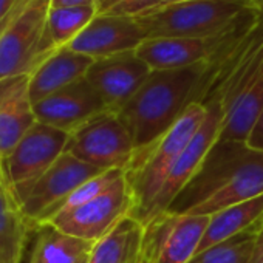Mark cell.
<instances>
[{"label":"cell","instance_id":"cell-1","mask_svg":"<svg viewBox=\"0 0 263 263\" xmlns=\"http://www.w3.org/2000/svg\"><path fill=\"white\" fill-rule=\"evenodd\" d=\"M206 70L208 62H201L180 70L151 73L141 88L118 111L130 132L135 151L157 141L177 122L194 101Z\"/></svg>","mask_w":263,"mask_h":263},{"label":"cell","instance_id":"cell-2","mask_svg":"<svg viewBox=\"0 0 263 263\" xmlns=\"http://www.w3.org/2000/svg\"><path fill=\"white\" fill-rule=\"evenodd\" d=\"M254 0H191L135 17L147 39L226 36L260 14Z\"/></svg>","mask_w":263,"mask_h":263},{"label":"cell","instance_id":"cell-3","mask_svg":"<svg viewBox=\"0 0 263 263\" xmlns=\"http://www.w3.org/2000/svg\"><path fill=\"white\" fill-rule=\"evenodd\" d=\"M206 116L208 107L191 102L164 135L152 144L135 151L124 175L135 201L130 215L140 223L144 221L146 212L160 192L172 166L200 130Z\"/></svg>","mask_w":263,"mask_h":263},{"label":"cell","instance_id":"cell-4","mask_svg":"<svg viewBox=\"0 0 263 263\" xmlns=\"http://www.w3.org/2000/svg\"><path fill=\"white\" fill-rule=\"evenodd\" d=\"M51 0H25L0 27V81L30 76L41 64V44Z\"/></svg>","mask_w":263,"mask_h":263},{"label":"cell","instance_id":"cell-5","mask_svg":"<svg viewBox=\"0 0 263 263\" xmlns=\"http://www.w3.org/2000/svg\"><path fill=\"white\" fill-rule=\"evenodd\" d=\"M65 152L101 171H125L135 146L119 113L107 110L71 132Z\"/></svg>","mask_w":263,"mask_h":263},{"label":"cell","instance_id":"cell-6","mask_svg":"<svg viewBox=\"0 0 263 263\" xmlns=\"http://www.w3.org/2000/svg\"><path fill=\"white\" fill-rule=\"evenodd\" d=\"M209 215L164 211L144 224L140 263H189L200 246Z\"/></svg>","mask_w":263,"mask_h":263},{"label":"cell","instance_id":"cell-7","mask_svg":"<svg viewBox=\"0 0 263 263\" xmlns=\"http://www.w3.org/2000/svg\"><path fill=\"white\" fill-rule=\"evenodd\" d=\"M68 138L70 134L64 130L36 122L8 158L2 161L19 201L65 152Z\"/></svg>","mask_w":263,"mask_h":263},{"label":"cell","instance_id":"cell-8","mask_svg":"<svg viewBox=\"0 0 263 263\" xmlns=\"http://www.w3.org/2000/svg\"><path fill=\"white\" fill-rule=\"evenodd\" d=\"M102 172L105 171L64 152L19 201L31 231H39L51 212L73 191Z\"/></svg>","mask_w":263,"mask_h":263},{"label":"cell","instance_id":"cell-9","mask_svg":"<svg viewBox=\"0 0 263 263\" xmlns=\"http://www.w3.org/2000/svg\"><path fill=\"white\" fill-rule=\"evenodd\" d=\"M134 206V195L122 174L105 192L68 214L54 217L48 224L73 237L96 243L124 217L130 215Z\"/></svg>","mask_w":263,"mask_h":263},{"label":"cell","instance_id":"cell-10","mask_svg":"<svg viewBox=\"0 0 263 263\" xmlns=\"http://www.w3.org/2000/svg\"><path fill=\"white\" fill-rule=\"evenodd\" d=\"M223 116H224V111L220 102H212L208 105V116L203 125L195 134V137L191 140V143L186 146V149L177 158L160 192L151 203L143 224H147L154 217L167 211L171 204L174 203V200L184 189V186L195 177L204 158L208 157L209 151L218 140Z\"/></svg>","mask_w":263,"mask_h":263},{"label":"cell","instance_id":"cell-11","mask_svg":"<svg viewBox=\"0 0 263 263\" xmlns=\"http://www.w3.org/2000/svg\"><path fill=\"white\" fill-rule=\"evenodd\" d=\"M151 73V67L134 50L95 61L85 79L110 110L119 111L141 88Z\"/></svg>","mask_w":263,"mask_h":263},{"label":"cell","instance_id":"cell-12","mask_svg":"<svg viewBox=\"0 0 263 263\" xmlns=\"http://www.w3.org/2000/svg\"><path fill=\"white\" fill-rule=\"evenodd\" d=\"M251 154L252 149H249L246 143L217 141L209 151L195 177L184 186V189L174 200L167 211L177 214L189 212L192 208L217 192Z\"/></svg>","mask_w":263,"mask_h":263},{"label":"cell","instance_id":"cell-13","mask_svg":"<svg viewBox=\"0 0 263 263\" xmlns=\"http://www.w3.org/2000/svg\"><path fill=\"white\" fill-rule=\"evenodd\" d=\"M110 108L85 78L34 104L37 122L64 130L67 134H71Z\"/></svg>","mask_w":263,"mask_h":263},{"label":"cell","instance_id":"cell-14","mask_svg":"<svg viewBox=\"0 0 263 263\" xmlns=\"http://www.w3.org/2000/svg\"><path fill=\"white\" fill-rule=\"evenodd\" d=\"M146 39V33L135 17L96 14L68 48L98 61L119 53L134 51Z\"/></svg>","mask_w":263,"mask_h":263},{"label":"cell","instance_id":"cell-15","mask_svg":"<svg viewBox=\"0 0 263 263\" xmlns=\"http://www.w3.org/2000/svg\"><path fill=\"white\" fill-rule=\"evenodd\" d=\"M232 33L212 39L154 37L146 39L135 51L152 71L180 70L195 64L209 62L212 56L228 42Z\"/></svg>","mask_w":263,"mask_h":263},{"label":"cell","instance_id":"cell-16","mask_svg":"<svg viewBox=\"0 0 263 263\" xmlns=\"http://www.w3.org/2000/svg\"><path fill=\"white\" fill-rule=\"evenodd\" d=\"M36 122L28 76L0 81V161L8 158Z\"/></svg>","mask_w":263,"mask_h":263},{"label":"cell","instance_id":"cell-17","mask_svg":"<svg viewBox=\"0 0 263 263\" xmlns=\"http://www.w3.org/2000/svg\"><path fill=\"white\" fill-rule=\"evenodd\" d=\"M95 61L65 47L42 61L28 76V91L33 105L50 95L85 78Z\"/></svg>","mask_w":263,"mask_h":263},{"label":"cell","instance_id":"cell-18","mask_svg":"<svg viewBox=\"0 0 263 263\" xmlns=\"http://www.w3.org/2000/svg\"><path fill=\"white\" fill-rule=\"evenodd\" d=\"M260 195H263V152L252 151L246 161L232 172V175L217 192L186 214L212 215L224 208L252 200Z\"/></svg>","mask_w":263,"mask_h":263},{"label":"cell","instance_id":"cell-19","mask_svg":"<svg viewBox=\"0 0 263 263\" xmlns=\"http://www.w3.org/2000/svg\"><path fill=\"white\" fill-rule=\"evenodd\" d=\"M31 228L0 161V263H21Z\"/></svg>","mask_w":263,"mask_h":263},{"label":"cell","instance_id":"cell-20","mask_svg":"<svg viewBox=\"0 0 263 263\" xmlns=\"http://www.w3.org/2000/svg\"><path fill=\"white\" fill-rule=\"evenodd\" d=\"M143 235L144 224L127 215L93 245L87 263H140Z\"/></svg>","mask_w":263,"mask_h":263},{"label":"cell","instance_id":"cell-21","mask_svg":"<svg viewBox=\"0 0 263 263\" xmlns=\"http://www.w3.org/2000/svg\"><path fill=\"white\" fill-rule=\"evenodd\" d=\"M260 220H263V195L224 208L209 215V223L203 234L197 254L235 237Z\"/></svg>","mask_w":263,"mask_h":263},{"label":"cell","instance_id":"cell-22","mask_svg":"<svg viewBox=\"0 0 263 263\" xmlns=\"http://www.w3.org/2000/svg\"><path fill=\"white\" fill-rule=\"evenodd\" d=\"M263 111V76L241 91L224 110L217 141L245 143Z\"/></svg>","mask_w":263,"mask_h":263},{"label":"cell","instance_id":"cell-23","mask_svg":"<svg viewBox=\"0 0 263 263\" xmlns=\"http://www.w3.org/2000/svg\"><path fill=\"white\" fill-rule=\"evenodd\" d=\"M96 7L50 8L44 39L41 44V62L54 51L68 47L78 34L95 19Z\"/></svg>","mask_w":263,"mask_h":263},{"label":"cell","instance_id":"cell-24","mask_svg":"<svg viewBox=\"0 0 263 263\" xmlns=\"http://www.w3.org/2000/svg\"><path fill=\"white\" fill-rule=\"evenodd\" d=\"M93 245L47 224L39 229L30 263H81L88 257Z\"/></svg>","mask_w":263,"mask_h":263},{"label":"cell","instance_id":"cell-25","mask_svg":"<svg viewBox=\"0 0 263 263\" xmlns=\"http://www.w3.org/2000/svg\"><path fill=\"white\" fill-rule=\"evenodd\" d=\"M261 229L263 220L235 237L198 252L189 263H251L254 246Z\"/></svg>","mask_w":263,"mask_h":263},{"label":"cell","instance_id":"cell-26","mask_svg":"<svg viewBox=\"0 0 263 263\" xmlns=\"http://www.w3.org/2000/svg\"><path fill=\"white\" fill-rule=\"evenodd\" d=\"M124 174V171H119V169H113V171H105L93 178H90L88 181H85L84 184H81L76 191H73L53 212L51 215L47 218V221L44 223L48 224L54 217H59V215H64V214H68L81 206H84L85 203L91 201L93 198H96L98 195H101L102 192H105L121 175Z\"/></svg>","mask_w":263,"mask_h":263},{"label":"cell","instance_id":"cell-27","mask_svg":"<svg viewBox=\"0 0 263 263\" xmlns=\"http://www.w3.org/2000/svg\"><path fill=\"white\" fill-rule=\"evenodd\" d=\"M163 0H105L98 5V14L121 17H138L149 11L158 10Z\"/></svg>","mask_w":263,"mask_h":263},{"label":"cell","instance_id":"cell-28","mask_svg":"<svg viewBox=\"0 0 263 263\" xmlns=\"http://www.w3.org/2000/svg\"><path fill=\"white\" fill-rule=\"evenodd\" d=\"M245 143L249 149H252L255 152H263V111L260 113L255 125L252 127L251 134Z\"/></svg>","mask_w":263,"mask_h":263},{"label":"cell","instance_id":"cell-29","mask_svg":"<svg viewBox=\"0 0 263 263\" xmlns=\"http://www.w3.org/2000/svg\"><path fill=\"white\" fill-rule=\"evenodd\" d=\"M25 2V0H0V27Z\"/></svg>","mask_w":263,"mask_h":263},{"label":"cell","instance_id":"cell-30","mask_svg":"<svg viewBox=\"0 0 263 263\" xmlns=\"http://www.w3.org/2000/svg\"><path fill=\"white\" fill-rule=\"evenodd\" d=\"M96 7V0H51V8H82Z\"/></svg>","mask_w":263,"mask_h":263},{"label":"cell","instance_id":"cell-31","mask_svg":"<svg viewBox=\"0 0 263 263\" xmlns=\"http://www.w3.org/2000/svg\"><path fill=\"white\" fill-rule=\"evenodd\" d=\"M251 263H263V229L260 231L255 246H254V252L251 257Z\"/></svg>","mask_w":263,"mask_h":263},{"label":"cell","instance_id":"cell-32","mask_svg":"<svg viewBox=\"0 0 263 263\" xmlns=\"http://www.w3.org/2000/svg\"><path fill=\"white\" fill-rule=\"evenodd\" d=\"M183 2H191V0H163V4L160 8L169 7V5H175V4H183Z\"/></svg>","mask_w":263,"mask_h":263},{"label":"cell","instance_id":"cell-33","mask_svg":"<svg viewBox=\"0 0 263 263\" xmlns=\"http://www.w3.org/2000/svg\"><path fill=\"white\" fill-rule=\"evenodd\" d=\"M254 2H255L258 7H261V5H263V0H254Z\"/></svg>","mask_w":263,"mask_h":263},{"label":"cell","instance_id":"cell-34","mask_svg":"<svg viewBox=\"0 0 263 263\" xmlns=\"http://www.w3.org/2000/svg\"><path fill=\"white\" fill-rule=\"evenodd\" d=\"M102 2H105V0H96V8H98V5H101Z\"/></svg>","mask_w":263,"mask_h":263},{"label":"cell","instance_id":"cell-35","mask_svg":"<svg viewBox=\"0 0 263 263\" xmlns=\"http://www.w3.org/2000/svg\"><path fill=\"white\" fill-rule=\"evenodd\" d=\"M81 263H87V258H85V260H84V261H81Z\"/></svg>","mask_w":263,"mask_h":263}]
</instances>
